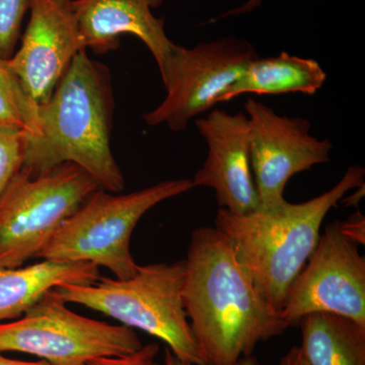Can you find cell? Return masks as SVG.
Returning <instances> with one entry per match:
<instances>
[{"instance_id": "1", "label": "cell", "mask_w": 365, "mask_h": 365, "mask_svg": "<svg viewBox=\"0 0 365 365\" xmlns=\"http://www.w3.org/2000/svg\"><path fill=\"white\" fill-rule=\"evenodd\" d=\"M182 302L204 365H235L259 343L289 328L259 294L215 227L192 232Z\"/></svg>"}, {"instance_id": "2", "label": "cell", "mask_w": 365, "mask_h": 365, "mask_svg": "<svg viewBox=\"0 0 365 365\" xmlns=\"http://www.w3.org/2000/svg\"><path fill=\"white\" fill-rule=\"evenodd\" d=\"M114 110L109 68L83 50L48 102L40 106L41 133L28 135L21 170L38 177L74 163L101 189L123 191L124 176L111 150Z\"/></svg>"}, {"instance_id": "3", "label": "cell", "mask_w": 365, "mask_h": 365, "mask_svg": "<svg viewBox=\"0 0 365 365\" xmlns=\"http://www.w3.org/2000/svg\"><path fill=\"white\" fill-rule=\"evenodd\" d=\"M365 170L353 165L332 189L302 203L284 201L270 211L237 215L220 208L215 227L225 237L259 294L276 311L313 254L327 215L364 185Z\"/></svg>"}, {"instance_id": "4", "label": "cell", "mask_w": 365, "mask_h": 365, "mask_svg": "<svg viewBox=\"0 0 365 365\" xmlns=\"http://www.w3.org/2000/svg\"><path fill=\"white\" fill-rule=\"evenodd\" d=\"M184 278L185 259L139 266L126 279L101 275L91 284L60 285L52 292L158 338L180 359L204 365L182 302Z\"/></svg>"}, {"instance_id": "5", "label": "cell", "mask_w": 365, "mask_h": 365, "mask_svg": "<svg viewBox=\"0 0 365 365\" xmlns=\"http://www.w3.org/2000/svg\"><path fill=\"white\" fill-rule=\"evenodd\" d=\"M193 188L191 180L176 179L123 195L98 189L67 218L38 259L88 262L119 279L132 277L139 267L130 250L137 223L158 204Z\"/></svg>"}, {"instance_id": "6", "label": "cell", "mask_w": 365, "mask_h": 365, "mask_svg": "<svg viewBox=\"0 0 365 365\" xmlns=\"http://www.w3.org/2000/svg\"><path fill=\"white\" fill-rule=\"evenodd\" d=\"M100 189L74 163L42 176L19 170L0 196V268H16L38 256L69 216Z\"/></svg>"}, {"instance_id": "7", "label": "cell", "mask_w": 365, "mask_h": 365, "mask_svg": "<svg viewBox=\"0 0 365 365\" xmlns=\"http://www.w3.org/2000/svg\"><path fill=\"white\" fill-rule=\"evenodd\" d=\"M48 292L20 319L0 324V352L34 355L50 365H86L143 347L134 329L74 313Z\"/></svg>"}, {"instance_id": "8", "label": "cell", "mask_w": 365, "mask_h": 365, "mask_svg": "<svg viewBox=\"0 0 365 365\" xmlns=\"http://www.w3.org/2000/svg\"><path fill=\"white\" fill-rule=\"evenodd\" d=\"M258 56L249 41L235 37L201 42L193 48L177 45L160 71L167 96L143 114L150 126L167 125L182 131L199 115L217 105V98Z\"/></svg>"}, {"instance_id": "9", "label": "cell", "mask_w": 365, "mask_h": 365, "mask_svg": "<svg viewBox=\"0 0 365 365\" xmlns=\"http://www.w3.org/2000/svg\"><path fill=\"white\" fill-rule=\"evenodd\" d=\"M314 313L340 314L365 326V257L341 234L339 222L319 237L288 289L280 316L290 328Z\"/></svg>"}, {"instance_id": "10", "label": "cell", "mask_w": 365, "mask_h": 365, "mask_svg": "<svg viewBox=\"0 0 365 365\" xmlns=\"http://www.w3.org/2000/svg\"><path fill=\"white\" fill-rule=\"evenodd\" d=\"M245 111L258 210H273L284 202L285 187L294 175L330 162L333 144L312 135L309 120L280 116L255 98L245 103Z\"/></svg>"}, {"instance_id": "11", "label": "cell", "mask_w": 365, "mask_h": 365, "mask_svg": "<svg viewBox=\"0 0 365 365\" xmlns=\"http://www.w3.org/2000/svg\"><path fill=\"white\" fill-rule=\"evenodd\" d=\"M20 49L7 59L31 98L44 105L79 52L86 50L72 0H29Z\"/></svg>"}, {"instance_id": "12", "label": "cell", "mask_w": 365, "mask_h": 365, "mask_svg": "<svg viewBox=\"0 0 365 365\" xmlns=\"http://www.w3.org/2000/svg\"><path fill=\"white\" fill-rule=\"evenodd\" d=\"M195 125L208 151L202 167L191 180L194 188L212 189L220 207L234 215L258 210L247 115L215 109L196 119Z\"/></svg>"}, {"instance_id": "13", "label": "cell", "mask_w": 365, "mask_h": 365, "mask_svg": "<svg viewBox=\"0 0 365 365\" xmlns=\"http://www.w3.org/2000/svg\"><path fill=\"white\" fill-rule=\"evenodd\" d=\"M163 0H72L79 34L86 49L106 53L119 47L120 36L143 41L162 71L177 44L165 33V19L153 9Z\"/></svg>"}, {"instance_id": "14", "label": "cell", "mask_w": 365, "mask_h": 365, "mask_svg": "<svg viewBox=\"0 0 365 365\" xmlns=\"http://www.w3.org/2000/svg\"><path fill=\"white\" fill-rule=\"evenodd\" d=\"M100 276V268L88 262L41 260L32 265L0 268V324L20 319L55 287L91 284Z\"/></svg>"}, {"instance_id": "15", "label": "cell", "mask_w": 365, "mask_h": 365, "mask_svg": "<svg viewBox=\"0 0 365 365\" xmlns=\"http://www.w3.org/2000/svg\"><path fill=\"white\" fill-rule=\"evenodd\" d=\"M327 73L317 60L281 52L276 56H257L242 76L217 98V104L246 93L314 95L326 83Z\"/></svg>"}, {"instance_id": "16", "label": "cell", "mask_w": 365, "mask_h": 365, "mask_svg": "<svg viewBox=\"0 0 365 365\" xmlns=\"http://www.w3.org/2000/svg\"><path fill=\"white\" fill-rule=\"evenodd\" d=\"M299 327L309 365H365V326L340 314L314 313Z\"/></svg>"}, {"instance_id": "17", "label": "cell", "mask_w": 365, "mask_h": 365, "mask_svg": "<svg viewBox=\"0 0 365 365\" xmlns=\"http://www.w3.org/2000/svg\"><path fill=\"white\" fill-rule=\"evenodd\" d=\"M40 107L26 93L20 79L0 58V124L40 135Z\"/></svg>"}, {"instance_id": "18", "label": "cell", "mask_w": 365, "mask_h": 365, "mask_svg": "<svg viewBox=\"0 0 365 365\" xmlns=\"http://www.w3.org/2000/svg\"><path fill=\"white\" fill-rule=\"evenodd\" d=\"M28 135L20 128L0 124V196L23 167Z\"/></svg>"}, {"instance_id": "19", "label": "cell", "mask_w": 365, "mask_h": 365, "mask_svg": "<svg viewBox=\"0 0 365 365\" xmlns=\"http://www.w3.org/2000/svg\"><path fill=\"white\" fill-rule=\"evenodd\" d=\"M28 11L29 0H0V58L13 56Z\"/></svg>"}, {"instance_id": "20", "label": "cell", "mask_w": 365, "mask_h": 365, "mask_svg": "<svg viewBox=\"0 0 365 365\" xmlns=\"http://www.w3.org/2000/svg\"><path fill=\"white\" fill-rule=\"evenodd\" d=\"M160 352L157 343L144 345L138 351L119 357H102L91 360L86 365H162L155 361Z\"/></svg>"}, {"instance_id": "21", "label": "cell", "mask_w": 365, "mask_h": 365, "mask_svg": "<svg viewBox=\"0 0 365 365\" xmlns=\"http://www.w3.org/2000/svg\"><path fill=\"white\" fill-rule=\"evenodd\" d=\"M341 234L350 241L357 245H364L365 242V220L364 216L356 212L350 216L345 222H339Z\"/></svg>"}, {"instance_id": "22", "label": "cell", "mask_w": 365, "mask_h": 365, "mask_svg": "<svg viewBox=\"0 0 365 365\" xmlns=\"http://www.w3.org/2000/svg\"><path fill=\"white\" fill-rule=\"evenodd\" d=\"M163 365H194L185 360L180 359L172 351L170 348H165V357H163ZM235 365H260L258 359L253 354L249 356L242 357Z\"/></svg>"}, {"instance_id": "23", "label": "cell", "mask_w": 365, "mask_h": 365, "mask_svg": "<svg viewBox=\"0 0 365 365\" xmlns=\"http://www.w3.org/2000/svg\"><path fill=\"white\" fill-rule=\"evenodd\" d=\"M263 1L264 0H247V1L244 2L242 6H235L234 9L225 11V14H220L218 18L213 19V20H211L210 21L215 23V21L222 20V19L232 18V16H244V14L252 13L255 9H258Z\"/></svg>"}, {"instance_id": "24", "label": "cell", "mask_w": 365, "mask_h": 365, "mask_svg": "<svg viewBox=\"0 0 365 365\" xmlns=\"http://www.w3.org/2000/svg\"><path fill=\"white\" fill-rule=\"evenodd\" d=\"M277 365H309L299 346H294L279 360Z\"/></svg>"}, {"instance_id": "25", "label": "cell", "mask_w": 365, "mask_h": 365, "mask_svg": "<svg viewBox=\"0 0 365 365\" xmlns=\"http://www.w3.org/2000/svg\"><path fill=\"white\" fill-rule=\"evenodd\" d=\"M0 365H50L44 360H39V361H21V360H14L7 359V357L2 355L0 352Z\"/></svg>"}]
</instances>
